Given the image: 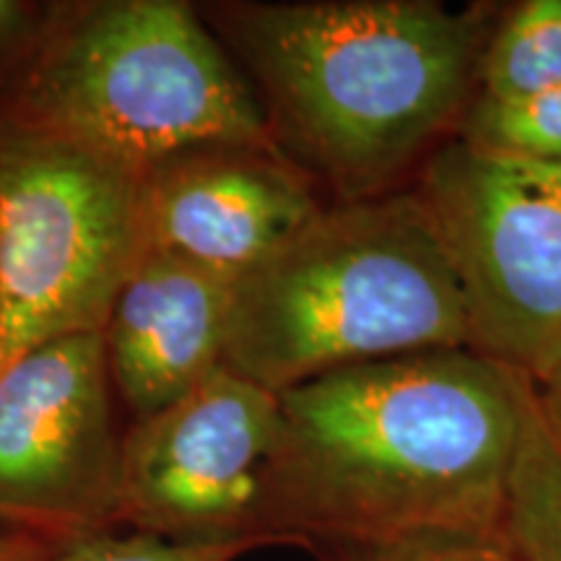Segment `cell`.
Returning <instances> with one entry per match:
<instances>
[{"label": "cell", "instance_id": "cell-1", "mask_svg": "<svg viewBox=\"0 0 561 561\" xmlns=\"http://www.w3.org/2000/svg\"><path fill=\"white\" fill-rule=\"evenodd\" d=\"M533 380L473 348L354 364L284 390L271 530L284 543L496 533Z\"/></svg>", "mask_w": 561, "mask_h": 561}, {"label": "cell", "instance_id": "cell-2", "mask_svg": "<svg viewBox=\"0 0 561 561\" xmlns=\"http://www.w3.org/2000/svg\"><path fill=\"white\" fill-rule=\"evenodd\" d=\"M504 3H210L203 19L261 104L273 146L328 201L405 191L458 138Z\"/></svg>", "mask_w": 561, "mask_h": 561}, {"label": "cell", "instance_id": "cell-3", "mask_svg": "<svg viewBox=\"0 0 561 561\" xmlns=\"http://www.w3.org/2000/svg\"><path fill=\"white\" fill-rule=\"evenodd\" d=\"M468 341L458 278L405 187L331 201L237 278L224 367L280 396L325 371Z\"/></svg>", "mask_w": 561, "mask_h": 561}, {"label": "cell", "instance_id": "cell-4", "mask_svg": "<svg viewBox=\"0 0 561 561\" xmlns=\"http://www.w3.org/2000/svg\"><path fill=\"white\" fill-rule=\"evenodd\" d=\"M3 115L140 174L208 146L273 144L244 73L182 0L55 9Z\"/></svg>", "mask_w": 561, "mask_h": 561}, {"label": "cell", "instance_id": "cell-5", "mask_svg": "<svg viewBox=\"0 0 561 561\" xmlns=\"http://www.w3.org/2000/svg\"><path fill=\"white\" fill-rule=\"evenodd\" d=\"M144 174L0 115V371L66 335L102 333L144 257Z\"/></svg>", "mask_w": 561, "mask_h": 561}, {"label": "cell", "instance_id": "cell-6", "mask_svg": "<svg viewBox=\"0 0 561 561\" xmlns=\"http://www.w3.org/2000/svg\"><path fill=\"white\" fill-rule=\"evenodd\" d=\"M411 191L458 278L468 348L536 382L561 359V161L455 138Z\"/></svg>", "mask_w": 561, "mask_h": 561}, {"label": "cell", "instance_id": "cell-7", "mask_svg": "<svg viewBox=\"0 0 561 561\" xmlns=\"http://www.w3.org/2000/svg\"><path fill=\"white\" fill-rule=\"evenodd\" d=\"M276 392L227 367L123 437L121 525L172 541L284 543L271 530Z\"/></svg>", "mask_w": 561, "mask_h": 561}, {"label": "cell", "instance_id": "cell-8", "mask_svg": "<svg viewBox=\"0 0 561 561\" xmlns=\"http://www.w3.org/2000/svg\"><path fill=\"white\" fill-rule=\"evenodd\" d=\"M110 385L102 333L42 343L0 371V520L47 541L121 525Z\"/></svg>", "mask_w": 561, "mask_h": 561}, {"label": "cell", "instance_id": "cell-9", "mask_svg": "<svg viewBox=\"0 0 561 561\" xmlns=\"http://www.w3.org/2000/svg\"><path fill=\"white\" fill-rule=\"evenodd\" d=\"M328 203L273 144L208 146L144 174L140 244L144 255L240 278Z\"/></svg>", "mask_w": 561, "mask_h": 561}, {"label": "cell", "instance_id": "cell-10", "mask_svg": "<svg viewBox=\"0 0 561 561\" xmlns=\"http://www.w3.org/2000/svg\"><path fill=\"white\" fill-rule=\"evenodd\" d=\"M234 284L174 257H140L102 331L110 380L138 419L224 367Z\"/></svg>", "mask_w": 561, "mask_h": 561}, {"label": "cell", "instance_id": "cell-11", "mask_svg": "<svg viewBox=\"0 0 561 561\" xmlns=\"http://www.w3.org/2000/svg\"><path fill=\"white\" fill-rule=\"evenodd\" d=\"M500 536L515 561H561V445L538 411L536 388L525 411Z\"/></svg>", "mask_w": 561, "mask_h": 561}, {"label": "cell", "instance_id": "cell-12", "mask_svg": "<svg viewBox=\"0 0 561 561\" xmlns=\"http://www.w3.org/2000/svg\"><path fill=\"white\" fill-rule=\"evenodd\" d=\"M561 83V0L504 5L479 70L483 102H520Z\"/></svg>", "mask_w": 561, "mask_h": 561}, {"label": "cell", "instance_id": "cell-13", "mask_svg": "<svg viewBox=\"0 0 561 561\" xmlns=\"http://www.w3.org/2000/svg\"><path fill=\"white\" fill-rule=\"evenodd\" d=\"M458 138L502 157L561 161V83L520 102L473 100Z\"/></svg>", "mask_w": 561, "mask_h": 561}, {"label": "cell", "instance_id": "cell-14", "mask_svg": "<svg viewBox=\"0 0 561 561\" xmlns=\"http://www.w3.org/2000/svg\"><path fill=\"white\" fill-rule=\"evenodd\" d=\"M261 546L265 543L172 541L144 530L115 533V528H110L70 541H55L45 561H234Z\"/></svg>", "mask_w": 561, "mask_h": 561}, {"label": "cell", "instance_id": "cell-15", "mask_svg": "<svg viewBox=\"0 0 561 561\" xmlns=\"http://www.w3.org/2000/svg\"><path fill=\"white\" fill-rule=\"evenodd\" d=\"M325 561H515L496 533H421L369 543L320 546Z\"/></svg>", "mask_w": 561, "mask_h": 561}, {"label": "cell", "instance_id": "cell-16", "mask_svg": "<svg viewBox=\"0 0 561 561\" xmlns=\"http://www.w3.org/2000/svg\"><path fill=\"white\" fill-rule=\"evenodd\" d=\"M533 388H536L538 411L561 445V359L543 377H538Z\"/></svg>", "mask_w": 561, "mask_h": 561}, {"label": "cell", "instance_id": "cell-17", "mask_svg": "<svg viewBox=\"0 0 561 561\" xmlns=\"http://www.w3.org/2000/svg\"><path fill=\"white\" fill-rule=\"evenodd\" d=\"M32 13L24 3L16 0H0V55L11 53L21 45V39L30 37Z\"/></svg>", "mask_w": 561, "mask_h": 561}, {"label": "cell", "instance_id": "cell-18", "mask_svg": "<svg viewBox=\"0 0 561 561\" xmlns=\"http://www.w3.org/2000/svg\"><path fill=\"white\" fill-rule=\"evenodd\" d=\"M55 541L32 536V533L0 530V561H45L47 551L53 549Z\"/></svg>", "mask_w": 561, "mask_h": 561}]
</instances>
